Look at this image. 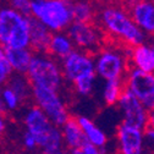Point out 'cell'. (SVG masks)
Wrapping results in <instances>:
<instances>
[{"label":"cell","instance_id":"1","mask_svg":"<svg viewBox=\"0 0 154 154\" xmlns=\"http://www.w3.org/2000/svg\"><path fill=\"white\" fill-rule=\"evenodd\" d=\"M99 27L109 37L120 42L126 47H134L146 41L147 35L134 23L125 8L120 5H105L98 15Z\"/></svg>","mask_w":154,"mask_h":154},{"label":"cell","instance_id":"2","mask_svg":"<svg viewBox=\"0 0 154 154\" xmlns=\"http://www.w3.org/2000/svg\"><path fill=\"white\" fill-rule=\"evenodd\" d=\"M23 125L27 132L35 138L37 147L43 153L64 149L63 136L59 126H55L47 115L35 105L29 106L23 115Z\"/></svg>","mask_w":154,"mask_h":154},{"label":"cell","instance_id":"3","mask_svg":"<svg viewBox=\"0 0 154 154\" xmlns=\"http://www.w3.org/2000/svg\"><path fill=\"white\" fill-rule=\"evenodd\" d=\"M0 45L4 48H29V15H23L0 4Z\"/></svg>","mask_w":154,"mask_h":154},{"label":"cell","instance_id":"4","mask_svg":"<svg viewBox=\"0 0 154 154\" xmlns=\"http://www.w3.org/2000/svg\"><path fill=\"white\" fill-rule=\"evenodd\" d=\"M29 16L43 23L51 33L66 31L73 21L71 2L67 0H32Z\"/></svg>","mask_w":154,"mask_h":154},{"label":"cell","instance_id":"5","mask_svg":"<svg viewBox=\"0 0 154 154\" xmlns=\"http://www.w3.org/2000/svg\"><path fill=\"white\" fill-rule=\"evenodd\" d=\"M128 47L110 44L104 45L94 54V69L95 75L99 79L108 80H124V77L130 67Z\"/></svg>","mask_w":154,"mask_h":154},{"label":"cell","instance_id":"6","mask_svg":"<svg viewBox=\"0 0 154 154\" xmlns=\"http://www.w3.org/2000/svg\"><path fill=\"white\" fill-rule=\"evenodd\" d=\"M32 86H42L60 91L64 86V76L60 61L48 53H34L26 72Z\"/></svg>","mask_w":154,"mask_h":154},{"label":"cell","instance_id":"7","mask_svg":"<svg viewBox=\"0 0 154 154\" xmlns=\"http://www.w3.org/2000/svg\"><path fill=\"white\" fill-rule=\"evenodd\" d=\"M31 99L55 126H61L70 119L69 108L63 99L60 91L42 86H32Z\"/></svg>","mask_w":154,"mask_h":154},{"label":"cell","instance_id":"8","mask_svg":"<svg viewBox=\"0 0 154 154\" xmlns=\"http://www.w3.org/2000/svg\"><path fill=\"white\" fill-rule=\"evenodd\" d=\"M60 66L65 82L70 85L87 77H97L94 69V54L81 49L75 48L60 60Z\"/></svg>","mask_w":154,"mask_h":154},{"label":"cell","instance_id":"9","mask_svg":"<svg viewBox=\"0 0 154 154\" xmlns=\"http://www.w3.org/2000/svg\"><path fill=\"white\" fill-rule=\"evenodd\" d=\"M76 49L92 54L97 53L105 43V34L94 22L72 21L66 29Z\"/></svg>","mask_w":154,"mask_h":154},{"label":"cell","instance_id":"10","mask_svg":"<svg viewBox=\"0 0 154 154\" xmlns=\"http://www.w3.org/2000/svg\"><path fill=\"white\" fill-rule=\"evenodd\" d=\"M124 85L148 111L154 110V73L130 66L124 77Z\"/></svg>","mask_w":154,"mask_h":154},{"label":"cell","instance_id":"11","mask_svg":"<svg viewBox=\"0 0 154 154\" xmlns=\"http://www.w3.org/2000/svg\"><path fill=\"white\" fill-rule=\"evenodd\" d=\"M121 112L122 121L140 128H144L148 121V110L144 105L128 91L124 89L116 103Z\"/></svg>","mask_w":154,"mask_h":154},{"label":"cell","instance_id":"12","mask_svg":"<svg viewBox=\"0 0 154 154\" xmlns=\"http://www.w3.org/2000/svg\"><path fill=\"white\" fill-rule=\"evenodd\" d=\"M118 149L120 154H143L144 133L143 128L121 122L116 131Z\"/></svg>","mask_w":154,"mask_h":154},{"label":"cell","instance_id":"13","mask_svg":"<svg viewBox=\"0 0 154 154\" xmlns=\"http://www.w3.org/2000/svg\"><path fill=\"white\" fill-rule=\"evenodd\" d=\"M128 12L140 29L154 37V0H137L128 6Z\"/></svg>","mask_w":154,"mask_h":154},{"label":"cell","instance_id":"14","mask_svg":"<svg viewBox=\"0 0 154 154\" xmlns=\"http://www.w3.org/2000/svg\"><path fill=\"white\" fill-rule=\"evenodd\" d=\"M130 66L154 73V42H143L127 49Z\"/></svg>","mask_w":154,"mask_h":154},{"label":"cell","instance_id":"15","mask_svg":"<svg viewBox=\"0 0 154 154\" xmlns=\"http://www.w3.org/2000/svg\"><path fill=\"white\" fill-rule=\"evenodd\" d=\"M51 32L38 20L29 16V48L33 53H47Z\"/></svg>","mask_w":154,"mask_h":154},{"label":"cell","instance_id":"16","mask_svg":"<svg viewBox=\"0 0 154 154\" xmlns=\"http://www.w3.org/2000/svg\"><path fill=\"white\" fill-rule=\"evenodd\" d=\"M60 131H61L64 146L70 150L80 149L86 143L83 131L80 124L77 122V119L75 118L70 116V119L60 126Z\"/></svg>","mask_w":154,"mask_h":154},{"label":"cell","instance_id":"17","mask_svg":"<svg viewBox=\"0 0 154 154\" xmlns=\"http://www.w3.org/2000/svg\"><path fill=\"white\" fill-rule=\"evenodd\" d=\"M73 49H75V44L71 41L67 32L61 31V32L51 33L48 50H47L49 55H51L56 60L60 61L66 55H69Z\"/></svg>","mask_w":154,"mask_h":154},{"label":"cell","instance_id":"18","mask_svg":"<svg viewBox=\"0 0 154 154\" xmlns=\"http://www.w3.org/2000/svg\"><path fill=\"white\" fill-rule=\"evenodd\" d=\"M6 59L16 73H25L33 57V50L31 48H5Z\"/></svg>","mask_w":154,"mask_h":154},{"label":"cell","instance_id":"19","mask_svg":"<svg viewBox=\"0 0 154 154\" xmlns=\"http://www.w3.org/2000/svg\"><path fill=\"white\" fill-rule=\"evenodd\" d=\"M76 119H77V122L80 124V126L83 131V134L86 137V142L94 144L99 148H104L106 146L108 136L93 120H91L87 116H79Z\"/></svg>","mask_w":154,"mask_h":154},{"label":"cell","instance_id":"20","mask_svg":"<svg viewBox=\"0 0 154 154\" xmlns=\"http://www.w3.org/2000/svg\"><path fill=\"white\" fill-rule=\"evenodd\" d=\"M6 86H9L20 98L21 103H25L31 99L32 95V85L25 73H16L14 72L9 79Z\"/></svg>","mask_w":154,"mask_h":154},{"label":"cell","instance_id":"21","mask_svg":"<svg viewBox=\"0 0 154 154\" xmlns=\"http://www.w3.org/2000/svg\"><path fill=\"white\" fill-rule=\"evenodd\" d=\"M71 10L73 21L93 22L95 17V10L89 0H72Z\"/></svg>","mask_w":154,"mask_h":154},{"label":"cell","instance_id":"22","mask_svg":"<svg viewBox=\"0 0 154 154\" xmlns=\"http://www.w3.org/2000/svg\"><path fill=\"white\" fill-rule=\"evenodd\" d=\"M124 89H125L124 80H108V81H105L103 91H102L103 102L109 106L116 105Z\"/></svg>","mask_w":154,"mask_h":154},{"label":"cell","instance_id":"23","mask_svg":"<svg viewBox=\"0 0 154 154\" xmlns=\"http://www.w3.org/2000/svg\"><path fill=\"white\" fill-rule=\"evenodd\" d=\"M0 99L5 104L8 111H14V110L18 109V106L22 104L20 98L17 97V94L6 85L0 89Z\"/></svg>","mask_w":154,"mask_h":154},{"label":"cell","instance_id":"24","mask_svg":"<svg viewBox=\"0 0 154 154\" xmlns=\"http://www.w3.org/2000/svg\"><path fill=\"white\" fill-rule=\"evenodd\" d=\"M95 79H97V77H87V79L79 80V81H76L75 83H72V87H73L75 92L79 95L88 97V95L92 94V92L94 89Z\"/></svg>","mask_w":154,"mask_h":154},{"label":"cell","instance_id":"25","mask_svg":"<svg viewBox=\"0 0 154 154\" xmlns=\"http://www.w3.org/2000/svg\"><path fill=\"white\" fill-rule=\"evenodd\" d=\"M12 73L14 71L6 59L5 48L0 45V86H5Z\"/></svg>","mask_w":154,"mask_h":154},{"label":"cell","instance_id":"26","mask_svg":"<svg viewBox=\"0 0 154 154\" xmlns=\"http://www.w3.org/2000/svg\"><path fill=\"white\" fill-rule=\"evenodd\" d=\"M32 0H6V4L23 15H29Z\"/></svg>","mask_w":154,"mask_h":154},{"label":"cell","instance_id":"27","mask_svg":"<svg viewBox=\"0 0 154 154\" xmlns=\"http://www.w3.org/2000/svg\"><path fill=\"white\" fill-rule=\"evenodd\" d=\"M22 144L23 147L27 149V150H35L38 147H37V142H35V138L32 136V134L27 131H25L23 136H22Z\"/></svg>","mask_w":154,"mask_h":154},{"label":"cell","instance_id":"28","mask_svg":"<svg viewBox=\"0 0 154 154\" xmlns=\"http://www.w3.org/2000/svg\"><path fill=\"white\" fill-rule=\"evenodd\" d=\"M103 149H104V148H99V147L94 146V144H91V143H88V142H86V143L80 148V150H81L82 154H105Z\"/></svg>","mask_w":154,"mask_h":154},{"label":"cell","instance_id":"29","mask_svg":"<svg viewBox=\"0 0 154 154\" xmlns=\"http://www.w3.org/2000/svg\"><path fill=\"white\" fill-rule=\"evenodd\" d=\"M143 133H144V138H147L150 143L154 144V128H152L149 126H146L143 128Z\"/></svg>","mask_w":154,"mask_h":154},{"label":"cell","instance_id":"30","mask_svg":"<svg viewBox=\"0 0 154 154\" xmlns=\"http://www.w3.org/2000/svg\"><path fill=\"white\" fill-rule=\"evenodd\" d=\"M147 126L154 128V110L148 111V121H147Z\"/></svg>","mask_w":154,"mask_h":154},{"label":"cell","instance_id":"31","mask_svg":"<svg viewBox=\"0 0 154 154\" xmlns=\"http://www.w3.org/2000/svg\"><path fill=\"white\" fill-rule=\"evenodd\" d=\"M6 128V121H5V118L4 115L0 112V134H2Z\"/></svg>","mask_w":154,"mask_h":154},{"label":"cell","instance_id":"32","mask_svg":"<svg viewBox=\"0 0 154 154\" xmlns=\"http://www.w3.org/2000/svg\"><path fill=\"white\" fill-rule=\"evenodd\" d=\"M0 112H2L3 115H5L8 112V109H6V106H5V104L3 103L2 99H0Z\"/></svg>","mask_w":154,"mask_h":154},{"label":"cell","instance_id":"33","mask_svg":"<svg viewBox=\"0 0 154 154\" xmlns=\"http://www.w3.org/2000/svg\"><path fill=\"white\" fill-rule=\"evenodd\" d=\"M69 154H82V153H81L80 149H73V150H70Z\"/></svg>","mask_w":154,"mask_h":154},{"label":"cell","instance_id":"34","mask_svg":"<svg viewBox=\"0 0 154 154\" xmlns=\"http://www.w3.org/2000/svg\"><path fill=\"white\" fill-rule=\"evenodd\" d=\"M43 154H65L64 149L63 150H59V152H53V153H43Z\"/></svg>","mask_w":154,"mask_h":154},{"label":"cell","instance_id":"35","mask_svg":"<svg viewBox=\"0 0 154 154\" xmlns=\"http://www.w3.org/2000/svg\"><path fill=\"white\" fill-rule=\"evenodd\" d=\"M125 2H126V4H127V5L130 6L131 4H133V3H136V2H137V0H125Z\"/></svg>","mask_w":154,"mask_h":154},{"label":"cell","instance_id":"36","mask_svg":"<svg viewBox=\"0 0 154 154\" xmlns=\"http://www.w3.org/2000/svg\"><path fill=\"white\" fill-rule=\"evenodd\" d=\"M67 2H72V0H67Z\"/></svg>","mask_w":154,"mask_h":154}]
</instances>
